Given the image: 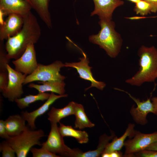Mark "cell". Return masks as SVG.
<instances>
[{
  "instance_id": "obj_1",
  "label": "cell",
  "mask_w": 157,
  "mask_h": 157,
  "mask_svg": "<svg viewBox=\"0 0 157 157\" xmlns=\"http://www.w3.org/2000/svg\"><path fill=\"white\" fill-rule=\"evenodd\" d=\"M23 19L20 30L16 35L9 38L6 42L7 56L10 59L19 58L29 45L37 43L41 36V29L33 14L31 11Z\"/></svg>"
},
{
  "instance_id": "obj_2",
  "label": "cell",
  "mask_w": 157,
  "mask_h": 157,
  "mask_svg": "<svg viewBox=\"0 0 157 157\" xmlns=\"http://www.w3.org/2000/svg\"><path fill=\"white\" fill-rule=\"evenodd\" d=\"M139 70L131 78L125 81L131 85L140 86L144 83L154 81L157 78V49L142 45L138 51Z\"/></svg>"
},
{
  "instance_id": "obj_3",
  "label": "cell",
  "mask_w": 157,
  "mask_h": 157,
  "mask_svg": "<svg viewBox=\"0 0 157 157\" xmlns=\"http://www.w3.org/2000/svg\"><path fill=\"white\" fill-rule=\"evenodd\" d=\"M99 24L100 30L98 34L90 35L89 41L99 45L110 57H116L120 51L123 40L115 30V22L112 20L101 19Z\"/></svg>"
},
{
  "instance_id": "obj_4",
  "label": "cell",
  "mask_w": 157,
  "mask_h": 157,
  "mask_svg": "<svg viewBox=\"0 0 157 157\" xmlns=\"http://www.w3.org/2000/svg\"><path fill=\"white\" fill-rule=\"evenodd\" d=\"M44 136V132L41 129L35 130L28 128L6 140L14 149L17 157H26L33 146H41L40 140Z\"/></svg>"
},
{
  "instance_id": "obj_5",
  "label": "cell",
  "mask_w": 157,
  "mask_h": 157,
  "mask_svg": "<svg viewBox=\"0 0 157 157\" xmlns=\"http://www.w3.org/2000/svg\"><path fill=\"white\" fill-rule=\"evenodd\" d=\"M51 130L47 140L42 143L41 147L51 153L60 156L76 157L80 150L71 149L64 143L57 123H51Z\"/></svg>"
},
{
  "instance_id": "obj_6",
  "label": "cell",
  "mask_w": 157,
  "mask_h": 157,
  "mask_svg": "<svg viewBox=\"0 0 157 157\" xmlns=\"http://www.w3.org/2000/svg\"><path fill=\"white\" fill-rule=\"evenodd\" d=\"M64 67V64L59 60H56L47 65L38 63V66L34 71L26 76L23 84L35 81H64L65 77L61 75L60 72V69Z\"/></svg>"
},
{
  "instance_id": "obj_7",
  "label": "cell",
  "mask_w": 157,
  "mask_h": 157,
  "mask_svg": "<svg viewBox=\"0 0 157 157\" xmlns=\"http://www.w3.org/2000/svg\"><path fill=\"white\" fill-rule=\"evenodd\" d=\"M7 69L9 81L6 89L2 94L9 101L13 102L15 99L21 98L23 94L22 84L27 75L15 71L8 64L7 65Z\"/></svg>"
},
{
  "instance_id": "obj_8",
  "label": "cell",
  "mask_w": 157,
  "mask_h": 157,
  "mask_svg": "<svg viewBox=\"0 0 157 157\" xmlns=\"http://www.w3.org/2000/svg\"><path fill=\"white\" fill-rule=\"evenodd\" d=\"M134 138L124 142L125 156H134L135 153L145 150L151 144L157 140V132L144 134L136 131Z\"/></svg>"
},
{
  "instance_id": "obj_9",
  "label": "cell",
  "mask_w": 157,
  "mask_h": 157,
  "mask_svg": "<svg viewBox=\"0 0 157 157\" xmlns=\"http://www.w3.org/2000/svg\"><path fill=\"white\" fill-rule=\"evenodd\" d=\"M34 44L29 45L20 57L12 61L15 71L28 75L33 73L37 68L38 63Z\"/></svg>"
},
{
  "instance_id": "obj_10",
  "label": "cell",
  "mask_w": 157,
  "mask_h": 157,
  "mask_svg": "<svg viewBox=\"0 0 157 157\" xmlns=\"http://www.w3.org/2000/svg\"><path fill=\"white\" fill-rule=\"evenodd\" d=\"M83 56L80 58V61L76 63H65V67H69L76 69L79 74L80 77L85 80L89 81L91 83V85L86 89L85 90L92 87L102 90L106 86L104 82L96 80L93 77L91 69L92 67L89 66L88 58L85 53L83 52Z\"/></svg>"
},
{
  "instance_id": "obj_11",
  "label": "cell",
  "mask_w": 157,
  "mask_h": 157,
  "mask_svg": "<svg viewBox=\"0 0 157 157\" xmlns=\"http://www.w3.org/2000/svg\"><path fill=\"white\" fill-rule=\"evenodd\" d=\"M119 90L127 93L136 104L137 107L135 108L134 105L132 106L130 112L134 120L137 123L142 125L147 124V116L149 113H151L156 115L150 98L141 101L139 99L134 97L128 92Z\"/></svg>"
},
{
  "instance_id": "obj_12",
  "label": "cell",
  "mask_w": 157,
  "mask_h": 157,
  "mask_svg": "<svg viewBox=\"0 0 157 157\" xmlns=\"http://www.w3.org/2000/svg\"><path fill=\"white\" fill-rule=\"evenodd\" d=\"M94 5L91 16L97 15L100 19L112 20L113 14L115 9L123 5L122 0H93Z\"/></svg>"
},
{
  "instance_id": "obj_13",
  "label": "cell",
  "mask_w": 157,
  "mask_h": 157,
  "mask_svg": "<svg viewBox=\"0 0 157 157\" xmlns=\"http://www.w3.org/2000/svg\"><path fill=\"white\" fill-rule=\"evenodd\" d=\"M23 17L19 15H8L3 24L0 26V40L4 41L17 33L22 28Z\"/></svg>"
},
{
  "instance_id": "obj_14",
  "label": "cell",
  "mask_w": 157,
  "mask_h": 157,
  "mask_svg": "<svg viewBox=\"0 0 157 157\" xmlns=\"http://www.w3.org/2000/svg\"><path fill=\"white\" fill-rule=\"evenodd\" d=\"M67 94L56 95L51 92L49 97L45 102L38 109L30 112L27 111H22L21 115L26 121L31 129L34 130L36 127L35 122L37 118L45 113L49 109L50 106L57 100L67 97Z\"/></svg>"
},
{
  "instance_id": "obj_15",
  "label": "cell",
  "mask_w": 157,
  "mask_h": 157,
  "mask_svg": "<svg viewBox=\"0 0 157 157\" xmlns=\"http://www.w3.org/2000/svg\"><path fill=\"white\" fill-rule=\"evenodd\" d=\"M31 8L25 0H0V11L4 15L15 14L23 17Z\"/></svg>"
},
{
  "instance_id": "obj_16",
  "label": "cell",
  "mask_w": 157,
  "mask_h": 157,
  "mask_svg": "<svg viewBox=\"0 0 157 157\" xmlns=\"http://www.w3.org/2000/svg\"><path fill=\"white\" fill-rule=\"evenodd\" d=\"M26 121L21 115L10 116L4 120L8 135L10 137L16 136L28 129L26 125Z\"/></svg>"
},
{
  "instance_id": "obj_17",
  "label": "cell",
  "mask_w": 157,
  "mask_h": 157,
  "mask_svg": "<svg viewBox=\"0 0 157 157\" xmlns=\"http://www.w3.org/2000/svg\"><path fill=\"white\" fill-rule=\"evenodd\" d=\"M49 29L52 27L51 17L49 9V0H25Z\"/></svg>"
},
{
  "instance_id": "obj_18",
  "label": "cell",
  "mask_w": 157,
  "mask_h": 157,
  "mask_svg": "<svg viewBox=\"0 0 157 157\" xmlns=\"http://www.w3.org/2000/svg\"><path fill=\"white\" fill-rule=\"evenodd\" d=\"M38 83L42 84L39 85L31 83L29 85L28 87L36 89L39 93L50 92H51L55 93L59 95L65 94V83L64 81L53 80L40 81Z\"/></svg>"
},
{
  "instance_id": "obj_19",
  "label": "cell",
  "mask_w": 157,
  "mask_h": 157,
  "mask_svg": "<svg viewBox=\"0 0 157 157\" xmlns=\"http://www.w3.org/2000/svg\"><path fill=\"white\" fill-rule=\"evenodd\" d=\"M75 103L74 101H71L66 106L61 108L52 107L48 113V119L50 123H57L60 122L61 119L74 115Z\"/></svg>"
},
{
  "instance_id": "obj_20",
  "label": "cell",
  "mask_w": 157,
  "mask_h": 157,
  "mask_svg": "<svg viewBox=\"0 0 157 157\" xmlns=\"http://www.w3.org/2000/svg\"><path fill=\"white\" fill-rule=\"evenodd\" d=\"M135 126L133 124H129L124 133L119 138L115 137L111 142L108 144L103 153H109L120 150L124 145V141L127 137L131 138L134 136L136 131L134 129Z\"/></svg>"
},
{
  "instance_id": "obj_21",
  "label": "cell",
  "mask_w": 157,
  "mask_h": 157,
  "mask_svg": "<svg viewBox=\"0 0 157 157\" xmlns=\"http://www.w3.org/2000/svg\"><path fill=\"white\" fill-rule=\"evenodd\" d=\"M59 123V131L63 137L69 136L74 138L80 144L86 143L88 142V135L85 131L76 130L71 126H66Z\"/></svg>"
},
{
  "instance_id": "obj_22",
  "label": "cell",
  "mask_w": 157,
  "mask_h": 157,
  "mask_svg": "<svg viewBox=\"0 0 157 157\" xmlns=\"http://www.w3.org/2000/svg\"><path fill=\"white\" fill-rule=\"evenodd\" d=\"M74 115L75 117V128L82 129L85 128H91L95 126L94 124L88 119L82 104L76 103Z\"/></svg>"
},
{
  "instance_id": "obj_23",
  "label": "cell",
  "mask_w": 157,
  "mask_h": 157,
  "mask_svg": "<svg viewBox=\"0 0 157 157\" xmlns=\"http://www.w3.org/2000/svg\"><path fill=\"white\" fill-rule=\"evenodd\" d=\"M115 136L113 132H111V135L108 136L106 134L101 135L99 138V144L96 149L83 152L81 151L77 157H98L103 153L109 141Z\"/></svg>"
},
{
  "instance_id": "obj_24",
  "label": "cell",
  "mask_w": 157,
  "mask_h": 157,
  "mask_svg": "<svg viewBox=\"0 0 157 157\" xmlns=\"http://www.w3.org/2000/svg\"><path fill=\"white\" fill-rule=\"evenodd\" d=\"M50 94L47 93H39L36 95L29 94L23 98L15 99L14 101L20 109H23L28 107L29 105L38 101H43L47 100Z\"/></svg>"
},
{
  "instance_id": "obj_25",
  "label": "cell",
  "mask_w": 157,
  "mask_h": 157,
  "mask_svg": "<svg viewBox=\"0 0 157 157\" xmlns=\"http://www.w3.org/2000/svg\"><path fill=\"white\" fill-rule=\"evenodd\" d=\"M134 11L137 14L144 16L152 12L150 4L144 0H140L135 3Z\"/></svg>"
},
{
  "instance_id": "obj_26",
  "label": "cell",
  "mask_w": 157,
  "mask_h": 157,
  "mask_svg": "<svg viewBox=\"0 0 157 157\" xmlns=\"http://www.w3.org/2000/svg\"><path fill=\"white\" fill-rule=\"evenodd\" d=\"M3 41L0 40V72L7 71V65L10 62Z\"/></svg>"
},
{
  "instance_id": "obj_27",
  "label": "cell",
  "mask_w": 157,
  "mask_h": 157,
  "mask_svg": "<svg viewBox=\"0 0 157 157\" xmlns=\"http://www.w3.org/2000/svg\"><path fill=\"white\" fill-rule=\"evenodd\" d=\"M30 151L33 157H59L60 156L53 154L42 147L40 148L32 147Z\"/></svg>"
},
{
  "instance_id": "obj_28",
  "label": "cell",
  "mask_w": 157,
  "mask_h": 157,
  "mask_svg": "<svg viewBox=\"0 0 157 157\" xmlns=\"http://www.w3.org/2000/svg\"><path fill=\"white\" fill-rule=\"evenodd\" d=\"M0 151L2 152V157H15V151L6 140L0 143Z\"/></svg>"
},
{
  "instance_id": "obj_29",
  "label": "cell",
  "mask_w": 157,
  "mask_h": 157,
  "mask_svg": "<svg viewBox=\"0 0 157 157\" xmlns=\"http://www.w3.org/2000/svg\"><path fill=\"white\" fill-rule=\"evenodd\" d=\"M9 81V75L7 71L0 72V91L2 93L6 89Z\"/></svg>"
},
{
  "instance_id": "obj_30",
  "label": "cell",
  "mask_w": 157,
  "mask_h": 157,
  "mask_svg": "<svg viewBox=\"0 0 157 157\" xmlns=\"http://www.w3.org/2000/svg\"><path fill=\"white\" fill-rule=\"evenodd\" d=\"M134 155L137 157H157V151L145 149L135 153Z\"/></svg>"
},
{
  "instance_id": "obj_31",
  "label": "cell",
  "mask_w": 157,
  "mask_h": 157,
  "mask_svg": "<svg viewBox=\"0 0 157 157\" xmlns=\"http://www.w3.org/2000/svg\"><path fill=\"white\" fill-rule=\"evenodd\" d=\"M0 136L1 138L7 140L10 137L8 135L5 126L4 121L0 120Z\"/></svg>"
},
{
  "instance_id": "obj_32",
  "label": "cell",
  "mask_w": 157,
  "mask_h": 157,
  "mask_svg": "<svg viewBox=\"0 0 157 157\" xmlns=\"http://www.w3.org/2000/svg\"><path fill=\"white\" fill-rule=\"evenodd\" d=\"M101 156L102 157H120L123 156L122 153L119 151H115L109 153H102Z\"/></svg>"
},
{
  "instance_id": "obj_33",
  "label": "cell",
  "mask_w": 157,
  "mask_h": 157,
  "mask_svg": "<svg viewBox=\"0 0 157 157\" xmlns=\"http://www.w3.org/2000/svg\"><path fill=\"white\" fill-rule=\"evenodd\" d=\"M150 4L152 8V12H157V0H144Z\"/></svg>"
},
{
  "instance_id": "obj_34",
  "label": "cell",
  "mask_w": 157,
  "mask_h": 157,
  "mask_svg": "<svg viewBox=\"0 0 157 157\" xmlns=\"http://www.w3.org/2000/svg\"><path fill=\"white\" fill-rule=\"evenodd\" d=\"M146 149L157 151V140L151 144Z\"/></svg>"
},
{
  "instance_id": "obj_35",
  "label": "cell",
  "mask_w": 157,
  "mask_h": 157,
  "mask_svg": "<svg viewBox=\"0 0 157 157\" xmlns=\"http://www.w3.org/2000/svg\"><path fill=\"white\" fill-rule=\"evenodd\" d=\"M151 100L153 105L156 115H157V97H154L152 98Z\"/></svg>"
},
{
  "instance_id": "obj_36",
  "label": "cell",
  "mask_w": 157,
  "mask_h": 157,
  "mask_svg": "<svg viewBox=\"0 0 157 157\" xmlns=\"http://www.w3.org/2000/svg\"><path fill=\"white\" fill-rule=\"evenodd\" d=\"M132 2L135 3L140 0H128Z\"/></svg>"
}]
</instances>
